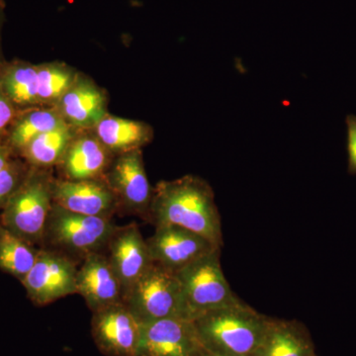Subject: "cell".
<instances>
[{
	"label": "cell",
	"instance_id": "obj_1",
	"mask_svg": "<svg viewBox=\"0 0 356 356\" xmlns=\"http://www.w3.org/2000/svg\"><path fill=\"white\" fill-rule=\"evenodd\" d=\"M149 222L175 225L222 247V221L212 187L203 178L187 175L159 181L154 188Z\"/></svg>",
	"mask_w": 356,
	"mask_h": 356
},
{
	"label": "cell",
	"instance_id": "obj_2",
	"mask_svg": "<svg viewBox=\"0 0 356 356\" xmlns=\"http://www.w3.org/2000/svg\"><path fill=\"white\" fill-rule=\"evenodd\" d=\"M262 315L238 300L231 305L204 314L193 321L204 348L222 356H254L270 324Z\"/></svg>",
	"mask_w": 356,
	"mask_h": 356
},
{
	"label": "cell",
	"instance_id": "obj_3",
	"mask_svg": "<svg viewBox=\"0 0 356 356\" xmlns=\"http://www.w3.org/2000/svg\"><path fill=\"white\" fill-rule=\"evenodd\" d=\"M54 178L48 170L31 168L0 214L2 226L41 248L53 208Z\"/></svg>",
	"mask_w": 356,
	"mask_h": 356
},
{
	"label": "cell",
	"instance_id": "obj_4",
	"mask_svg": "<svg viewBox=\"0 0 356 356\" xmlns=\"http://www.w3.org/2000/svg\"><path fill=\"white\" fill-rule=\"evenodd\" d=\"M117 227L113 218L76 214L54 203L41 248L67 255L81 264L88 255L105 252Z\"/></svg>",
	"mask_w": 356,
	"mask_h": 356
},
{
	"label": "cell",
	"instance_id": "obj_5",
	"mask_svg": "<svg viewBox=\"0 0 356 356\" xmlns=\"http://www.w3.org/2000/svg\"><path fill=\"white\" fill-rule=\"evenodd\" d=\"M220 257L221 248H218L177 273L189 320L240 300L225 277Z\"/></svg>",
	"mask_w": 356,
	"mask_h": 356
},
{
	"label": "cell",
	"instance_id": "obj_6",
	"mask_svg": "<svg viewBox=\"0 0 356 356\" xmlns=\"http://www.w3.org/2000/svg\"><path fill=\"white\" fill-rule=\"evenodd\" d=\"M123 303L140 324L168 318H187L177 273L156 262L126 291Z\"/></svg>",
	"mask_w": 356,
	"mask_h": 356
},
{
	"label": "cell",
	"instance_id": "obj_7",
	"mask_svg": "<svg viewBox=\"0 0 356 356\" xmlns=\"http://www.w3.org/2000/svg\"><path fill=\"white\" fill-rule=\"evenodd\" d=\"M103 178L114 192L120 213L149 222L154 188L147 177L142 149L115 156Z\"/></svg>",
	"mask_w": 356,
	"mask_h": 356
},
{
	"label": "cell",
	"instance_id": "obj_8",
	"mask_svg": "<svg viewBox=\"0 0 356 356\" xmlns=\"http://www.w3.org/2000/svg\"><path fill=\"white\" fill-rule=\"evenodd\" d=\"M79 264L56 250L41 248L36 262L21 284L34 305L43 307L76 294Z\"/></svg>",
	"mask_w": 356,
	"mask_h": 356
},
{
	"label": "cell",
	"instance_id": "obj_9",
	"mask_svg": "<svg viewBox=\"0 0 356 356\" xmlns=\"http://www.w3.org/2000/svg\"><path fill=\"white\" fill-rule=\"evenodd\" d=\"M193 321L168 318L140 324L138 356H204Z\"/></svg>",
	"mask_w": 356,
	"mask_h": 356
},
{
	"label": "cell",
	"instance_id": "obj_10",
	"mask_svg": "<svg viewBox=\"0 0 356 356\" xmlns=\"http://www.w3.org/2000/svg\"><path fill=\"white\" fill-rule=\"evenodd\" d=\"M91 334L105 356H138L140 323L123 302L93 312Z\"/></svg>",
	"mask_w": 356,
	"mask_h": 356
},
{
	"label": "cell",
	"instance_id": "obj_11",
	"mask_svg": "<svg viewBox=\"0 0 356 356\" xmlns=\"http://www.w3.org/2000/svg\"><path fill=\"white\" fill-rule=\"evenodd\" d=\"M147 243L152 261L175 273L221 248L204 236L175 225L156 226Z\"/></svg>",
	"mask_w": 356,
	"mask_h": 356
},
{
	"label": "cell",
	"instance_id": "obj_12",
	"mask_svg": "<svg viewBox=\"0 0 356 356\" xmlns=\"http://www.w3.org/2000/svg\"><path fill=\"white\" fill-rule=\"evenodd\" d=\"M56 205L86 216L113 218L120 212L118 201L104 178L86 180H54Z\"/></svg>",
	"mask_w": 356,
	"mask_h": 356
},
{
	"label": "cell",
	"instance_id": "obj_13",
	"mask_svg": "<svg viewBox=\"0 0 356 356\" xmlns=\"http://www.w3.org/2000/svg\"><path fill=\"white\" fill-rule=\"evenodd\" d=\"M104 254L120 280L123 296L153 264L147 240L135 222L117 227Z\"/></svg>",
	"mask_w": 356,
	"mask_h": 356
},
{
	"label": "cell",
	"instance_id": "obj_14",
	"mask_svg": "<svg viewBox=\"0 0 356 356\" xmlns=\"http://www.w3.org/2000/svg\"><path fill=\"white\" fill-rule=\"evenodd\" d=\"M76 294L91 312L123 302V288L104 252L88 255L79 266Z\"/></svg>",
	"mask_w": 356,
	"mask_h": 356
},
{
	"label": "cell",
	"instance_id": "obj_15",
	"mask_svg": "<svg viewBox=\"0 0 356 356\" xmlns=\"http://www.w3.org/2000/svg\"><path fill=\"white\" fill-rule=\"evenodd\" d=\"M106 93L88 77L79 76L55 108L74 128L93 129L107 114Z\"/></svg>",
	"mask_w": 356,
	"mask_h": 356
},
{
	"label": "cell",
	"instance_id": "obj_16",
	"mask_svg": "<svg viewBox=\"0 0 356 356\" xmlns=\"http://www.w3.org/2000/svg\"><path fill=\"white\" fill-rule=\"evenodd\" d=\"M114 156L95 134L76 136L58 166L65 179H95L104 177Z\"/></svg>",
	"mask_w": 356,
	"mask_h": 356
},
{
	"label": "cell",
	"instance_id": "obj_17",
	"mask_svg": "<svg viewBox=\"0 0 356 356\" xmlns=\"http://www.w3.org/2000/svg\"><path fill=\"white\" fill-rule=\"evenodd\" d=\"M310 332L298 321L271 318L270 324L254 356H316Z\"/></svg>",
	"mask_w": 356,
	"mask_h": 356
},
{
	"label": "cell",
	"instance_id": "obj_18",
	"mask_svg": "<svg viewBox=\"0 0 356 356\" xmlns=\"http://www.w3.org/2000/svg\"><path fill=\"white\" fill-rule=\"evenodd\" d=\"M92 130L95 137L114 156L142 149L154 138L153 128L149 124L109 114Z\"/></svg>",
	"mask_w": 356,
	"mask_h": 356
},
{
	"label": "cell",
	"instance_id": "obj_19",
	"mask_svg": "<svg viewBox=\"0 0 356 356\" xmlns=\"http://www.w3.org/2000/svg\"><path fill=\"white\" fill-rule=\"evenodd\" d=\"M65 123L55 107L39 106L27 109L16 117L7 133L6 144L13 154H20L35 138Z\"/></svg>",
	"mask_w": 356,
	"mask_h": 356
},
{
	"label": "cell",
	"instance_id": "obj_20",
	"mask_svg": "<svg viewBox=\"0 0 356 356\" xmlns=\"http://www.w3.org/2000/svg\"><path fill=\"white\" fill-rule=\"evenodd\" d=\"M0 89L16 108L39 107L38 67L14 62L0 70Z\"/></svg>",
	"mask_w": 356,
	"mask_h": 356
},
{
	"label": "cell",
	"instance_id": "obj_21",
	"mask_svg": "<svg viewBox=\"0 0 356 356\" xmlns=\"http://www.w3.org/2000/svg\"><path fill=\"white\" fill-rule=\"evenodd\" d=\"M72 126L65 123L35 138L19 156L31 168L49 170L60 165L70 143L76 138Z\"/></svg>",
	"mask_w": 356,
	"mask_h": 356
},
{
	"label": "cell",
	"instance_id": "obj_22",
	"mask_svg": "<svg viewBox=\"0 0 356 356\" xmlns=\"http://www.w3.org/2000/svg\"><path fill=\"white\" fill-rule=\"evenodd\" d=\"M40 248L35 247L0 222V270L22 281L36 262Z\"/></svg>",
	"mask_w": 356,
	"mask_h": 356
},
{
	"label": "cell",
	"instance_id": "obj_23",
	"mask_svg": "<svg viewBox=\"0 0 356 356\" xmlns=\"http://www.w3.org/2000/svg\"><path fill=\"white\" fill-rule=\"evenodd\" d=\"M37 67L40 106H55L76 83L79 74L63 63H47Z\"/></svg>",
	"mask_w": 356,
	"mask_h": 356
},
{
	"label": "cell",
	"instance_id": "obj_24",
	"mask_svg": "<svg viewBox=\"0 0 356 356\" xmlns=\"http://www.w3.org/2000/svg\"><path fill=\"white\" fill-rule=\"evenodd\" d=\"M30 166L18 159H13L6 168L0 172V209L17 191L29 170Z\"/></svg>",
	"mask_w": 356,
	"mask_h": 356
},
{
	"label": "cell",
	"instance_id": "obj_25",
	"mask_svg": "<svg viewBox=\"0 0 356 356\" xmlns=\"http://www.w3.org/2000/svg\"><path fill=\"white\" fill-rule=\"evenodd\" d=\"M346 124L348 128V172L350 175H356V115H348Z\"/></svg>",
	"mask_w": 356,
	"mask_h": 356
},
{
	"label": "cell",
	"instance_id": "obj_26",
	"mask_svg": "<svg viewBox=\"0 0 356 356\" xmlns=\"http://www.w3.org/2000/svg\"><path fill=\"white\" fill-rule=\"evenodd\" d=\"M16 117V107L0 89V136L8 133Z\"/></svg>",
	"mask_w": 356,
	"mask_h": 356
},
{
	"label": "cell",
	"instance_id": "obj_27",
	"mask_svg": "<svg viewBox=\"0 0 356 356\" xmlns=\"http://www.w3.org/2000/svg\"><path fill=\"white\" fill-rule=\"evenodd\" d=\"M13 152L6 144L0 143V172L13 161Z\"/></svg>",
	"mask_w": 356,
	"mask_h": 356
},
{
	"label": "cell",
	"instance_id": "obj_28",
	"mask_svg": "<svg viewBox=\"0 0 356 356\" xmlns=\"http://www.w3.org/2000/svg\"><path fill=\"white\" fill-rule=\"evenodd\" d=\"M6 1L0 0V38H1L2 28H3L4 22H6Z\"/></svg>",
	"mask_w": 356,
	"mask_h": 356
},
{
	"label": "cell",
	"instance_id": "obj_29",
	"mask_svg": "<svg viewBox=\"0 0 356 356\" xmlns=\"http://www.w3.org/2000/svg\"><path fill=\"white\" fill-rule=\"evenodd\" d=\"M204 356H222V355H216V353H209V351H207L205 350V353H204Z\"/></svg>",
	"mask_w": 356,
	"mask_h": 356
},
{
	"label": "cell",
	"instance_id": "obj_30",
	"mask_svg": "<svg viewBox=\"0 0 356 356\" xmlns=\"http://www.w3.org/2000/svg\"><path fill=\"white\" fill-rule=\"evenodd\" d=\"M316 356H318V355H316Z\"/></svg>",
	"mask_w": 356,
	"mask_h": 356
},
{
	"label": "cell",
	"instance_id": "obj_31",
	"mask_svg": "<svg viewBox=\"0 0 356 356\" xmlns=\"http://www.w3.org/2000/svg\"><path fill=\"white\" fill-rule=\"evenodd\" d=\"M0 70H1V69H0Z\"/></svg>",
	"mask_w": 356,
	"mask_h": 356
}]
</instances>
